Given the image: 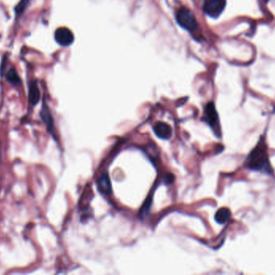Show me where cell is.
<instances>
[{
	"label": "cell",
	"mask_w": 275,
	"mask_h": 275,
	"mask_svg": "<svg viewBox=\"0 0 275 275\" xmlns=\"http://www.w3.org/2000/svg\"><path fill=\"white\" fill-rule=\"evenodd\" d=\"M245 165L249 169L255 171L267 172L268 174L273 171L270 163L267 144L263 137L250 152L246 158Z\"/></svg>",
	"instance_id": "6da1fadb"
},
{
	"label": "cell",
	"mask_w": 275,
	"mask_h": 275,
	"mask_svg": "<svg viewBox=\"0 0 275 275\" xmlns=\"http://www.w3.org/2000/svg\"><path fill=\"white\" fill-rule=\"evenodd\" d=\"M177 21L179 25L191 32H195L199 27L193 13L185 7H182L177 11Z\"/></svg>",
	"instance_id": "7a4b0ae2"
},
{
	"label": "cell",
	"mask_w": 275,
	"mask_h": 275,
	"mask_svg": "<svg viewBox=\"0 0 275 275\" xmlns=\"http://www.w3.org/2000/svg\"><path fill=\"white\" fill-rule=\"evenodd\" d=\"M204 121L212 128L217 137L221 136V125L219 121L218 113L216 112V107L214 104L211 102L206 105L204 109Z\"/></svg>",
	"instance_id": "3957f363"
},
{
	"label": "cell",
	"mask_w": 275,
	"mask_h": 275,
	"mask_svg": "<svg viewBox=\"0 0 275 275\" xmlns=\"http://www.w3.org/2000/svg\"><path fill=\"white\" fill-rule=\"evenodd\" d=\"M226 6V0H204V12L212 18H217L221 15Z\"/></svg>",
	"instance_id": "277c9868"
},
{
	"label": "cell",
	"mask_w": 275,
	"mask_h": 275,
	"mask_svg": "<svg viewBox=\"0 0 275 275\" xmlns=\"http://www.w3.org/2000/svg\"><path fill=\"white\" fill-rule=\"evenodd\" d=\"M55 40L61 46H70L74 41V36L69 28H57L55 32Z\"/></svg>",
	"instance_id": "5b68a950"
},
{
	"label": "cell",
	"mask_w": 275,
	"mask_h": 275,
	"mask_svg": "<svg viewBox=\"0 0 275 275\" xmlns=\"http://www.w3.org/2000/svg\"><path fill=\"white\" fill-rule=\"evenodd\" d=\"M153 130L158 138L163 140H169L173 136L172 127L165 122H157L154 125Z\"/></svg>",
	"instance_id": "8992f818"
},
{
	"label": "cell",
	"mask_w": 275,
	"mask_h": 275,
	"mask_svg": "<svg viewBox=\"0 0 275 275\" xmlns=\"http://www.w3.org/2000/svg\"><path fill=\"white\" fill-rule=\"evenodd\" d=\"M40 117L42 118V121L46 125L47 130L50 133V134H53L54 132V121H53V116L51 113L50 109L45 103L43 104L42 109L40 112Z\"/></svg>",
	"instance_id": "52a82bcc"
},
{
	"label": "cell",
	"mask_w": 275,
	"mask_h": 275,
	"mask_svg": "<svg viewBox=\"0 0 275 275\" xmlns=\"http://www.w3.org/2000/svg\"><path fill=\"white\" fill-rule=\"evenodd\" d=\"M97 188L103 195H109L112 193V185L109 175L106 173L101 174L97 179Z\"/></svg>",
	"instance_id": "ba28073f"
},
{
	"label": "cell",
	"mask_w": 275,
	"mask_h": 275,
	"mask_svg": "<svg viewBox=\"0 0 275 275\" xmlns=\"http://www.w3.org/2000/svg\"><path fill=\"white\" fill-rule=\"evenodd\" d=\"M40 90L38 88L37 83L36 82H32L29 85V91H28V100L32 106L35 107L40 100Z\"/></svg>",
	"instance_id": "9c48e42d"
},
{
	"label": "cell",
	"mask_w": 275,
	"mask_h": 275,
	"mask_svg": "<svg viewBox=\"0 0 275 275\" xmlns=\"http://www.w3.org/2000/svg\"><path fill=\"white\" fill-rule=\"evenodd\" d=\"M231 218V212L226 208L219 209L215 215V220L220 225H224Z\"/></svg>",
	"instance_id": "30bf717a"
},
{
	"label": "cell",
	"mask_w": 275,
	"mask_h": 275,
	"mask_svg": "<svg viewBox=\"0 0 275 275\" xmlns=\"http://www.w3.org/2000/svg\"><path fill=\"white\" fill-rule=\"evenodd\" d=\"M6 80L12 85H19L20 83L19 75L14 69L9 70V72L6 74Z\"/></svg>",
	"instance_id": "8fae6325"
},
{
	"label": "cell",
	"mask_w": 275,
	"mask_h": 275,
	"mask_svg": "<svg viewBox=\"0 0 275 275\" xmlns=\"http://www.w3.org/2000/svg\"><path fill=\"white\" fill-rule=\"evenodd\" d=\"M30 0H21L15 7V12L17 15H21L23 11H25L27 5L29 4Z\"/></svg>",
	"instance_id": "7c38bea8"
},
{
	"label": "cell",
	"mask_w": 275,
	"mask_h": 275,
	"mask_svg": "<svg viewBox=\"0 0 275 275\" xmlns=\"http://www.w3.org/2000/svg\"><path fill=\"white\" fill-rule=\"evenodd\" d=\"M174 176H173V174H167V178H164V180L166 181V182L167 183H168V184H169V183H172V182L174 181Z\"/></svg>",
	"instance_id": "4fadbf2b"
},
{
	"label": "cell",
	"mask_w": 275,
	"mask_h": 275,
	"mask_svg": "<svg viewBox=\"0 0 275 275\" xmlns=\"http://www.w3.org/2000/svg\"><path fill=\"white\" fill-rule=\"evenodd\" d=\"M2 162V143L0 140V164Z\"/></svg>",
	"instance_id": "5bb4252c"
}]
</instances>
